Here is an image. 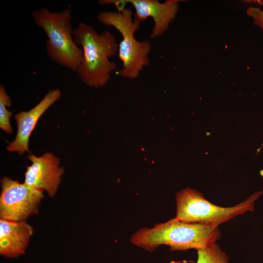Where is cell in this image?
<instances>
[{
  "mask_svg": "<svg viewBox=\"0 0 263 263\" xmlns=\"http://www.w3.org/2000/svg\"><path fill=\"white\" fill-rule=\"evenodd\" d=\"M132 4L135 10L134 22L140 25L148 18L153 19L154 27L150 38H156L166 32L174 19L179 9L178 0H168L160 2L157 0H123Z\"/></svg>",
  "mask_w": 263,
  "mask_h": 263,
  "instance_id": "cell-8",
  "label": "cell"
},
{
  "mask_svg": "<svg viewBox=\"0 0 263 263\" xmlns=\"http://www.w3.org/2000/svg\"><path fill=\"white\" fill-rule=\"evenodd\" d=\"M262 193L257 191L235 206L223 207L208 201L200 192L187 188L176 194L175 218L186 223L219 226L237 216L253 212L255 202Z\"/></svg>",
  "mask_w": 263,
  "mask_h": 263,
  "instance_id": "cell-4",
  "label": "cell"
},
{
  "mask_svg": "<svg viewBox=\"0 0 263 263\" xmlns=\"http://www.w3.org/2000/svg\"><path fill=\"white\" fill-rule=\"evenodd\" d=\"M196 263H229V257L216 243L198 250Z\"/></svg>",
  "mask_w": 263,
  "mask_h": 263,
  "instance_id": "cell-11",
  "label": "cell"
},
{
  "mask_svg": "<svg viewBox=\"0 0 263 263\" xmlns=\"http://www.w3.org/2000/svg\"><path fill=\"white\" fill-rule=\"evenodd\" d=\"M0 218L12 222L26 221L38 213L43 191L6 176L0 181Z\"/></svg>",
  "mask_w": 263,
  "mask_h": 263,
  "instance_id": "cell-6",
  "label": "cell"
},
{
  "mask_svg": "<svg viewBox=\"0 0 263 263\" xmlns=\"http://www.w3.org/2000/svg\"><path fill=\"white\" fill-rule=\"evenodd\" d=\"M32 15L35 23L48 37L46 49L51 60L76 71L82 58L83 51L73 35L71 9L51 12L41 8L34 11Z\"/></svg>",
  "mask_w": 263,
  "mask_h": 263,
  "instance_id": "cell-3",
  "label": "cell"
},
{
  "mask_svg": "<svg viewBox=\"0 0 263 263\" xmlns=\"http://www.w3.org/2000/svg\"><path fill=\"white\" fill-rule=\"evenodd\" d=\"M33 228L26 221L12 222L0 218V254L17 258L25 253Z\"/></svg>",
  "mask_w": 263,
  "mask_h": 263,
  "instance_id": "cell-10",
  "label": "cell"
},
{
  "mask_svg": "<svg viewBox=\"0 0 263 263\" xmlns=\"http://www.w3.org/2000/svg\"><path fill=\"white\" fill-rule=\"evenodd\" d=\"M27 158L32 162L26 167L24 183L34 188L45 190L53 197L56 193L64 169L59 167L60 160L50 152L40 156L29 154Z\"/></svg>",
  "mask_w": 263,
  "mask_h": 263,
  "instance_id": "cell-7",
  "label": "cell"
},
{
  "mask_svg": "<svg viewBox=\"0 0 263 263\" xmlns=\"http://www.w3.org/2000/svg\"><path fill=\"white\" fill-rule=\"evenodd\" d=\"M11 105L10 98L3 85H0V128L8 134L12 132L10 117L12 113L7 110Z\"/></svg>",
  "mask_w": 263,
  "mask_h": 263,
  "instance_id": "cell-12",
  "label": "cell"
},
{
  "mask_svg": "<svg viewBox=\"0 0 263 263\" xmlns=\"http://www.w3.org/2000/svg\"><path fill=\"white\" fill-rule=\"evenodd\" d=\"M73 35L83 51L81 63L76 71L78 76L89 86H104L116 68V63L110 60L118 51L115 37L110 31L98 34L91 25L83 22L74 28Z\"/></svg>",
  "mask_w": 263,
  "mask_h": 263,
  "instance_id": "cell-2",
  "label": "cell"
},
{
  "mask_svg": "<svg viewBox=\"0 0 263 263\" xmlns=\"http://www.w3.org/2000/svg\"><path fill=\"white\" fill-rule=\"evenodd\" d=\"M246 13L253 19L254 23L263 30V10L259 7L250 6L247 9Z\"/></svg>",
  "mask_w": 263,
  "mask_h": 263,
  "instance_id": "cell-13",
  "label": "cell"
},
{
  "mask_svg": "<svg viewBox=\"0 0 263 263\" xmlns=\"http://www.w3.org/2000/svg\"><path fill=\"white\" fill-rule=\"evenodd\" d=\"M219 226L182 222L173 218L152 227H142L131 237L133 245L152 251L160 245L171 250L205 249L220 239Z\"/></svg>",
  "mask_w": 263,
  "mask_h": 263,
  "instance_id": "cell-1",
  "label": "cell"
},
{
  "mask_svg": "<svg viewBox=\"0 0 263 263\" xmlns=\"http://www.w3.org/2000/svg\"><path fill=\"white\" fill-rule=\"evenodd\" d=\"M97 19L102 24L113 27L122 35L118 56L123 67L119 75L126 78H136L144 67L150 63L148 56L151 44L148 40L139 41L135 38L134 33L140 25L134 22L132 11L125 8L121 12H101Z\"/></svg>",
  "mask_w": 263,
  "mask_h": 263,
  "instance_id": "cell-5",
  "label": "cell"
},
{
  "mask_svg": "<svg viewBox=\"0 0 263 263\" xmlns=\"http://www.w3.org/2000/svg\"><path fill=\"white\" fill-rule=\"evenodd\" d=\"M58 89L50 91L42 99L30 110L22 111L16 114L17 132L15 140L9 143L6 150L10 152H17L22 154L29 152V140L32 132L41 115L61 97Z\"/></svg>",
  "mask_w": 263,
  "mask_h": 263,
  "instance_id": "cell-9",
  "label": "cell"
},
{
  "mask_svg": "<svg viewBox=\"0 0 263 263\" xmlns=\"http://www.w3.org/2000/svg\"><path fill=\"white\" fill-rule=\"evenodd\" d=\"M262 147H263V144H262V145L261 146V148H262Z\"/></svg>",
  "mask_w": 263,
  "mask_h": 263,
  "instance_id": "cell-14",
  "label": "cell"
}]
</instances>
